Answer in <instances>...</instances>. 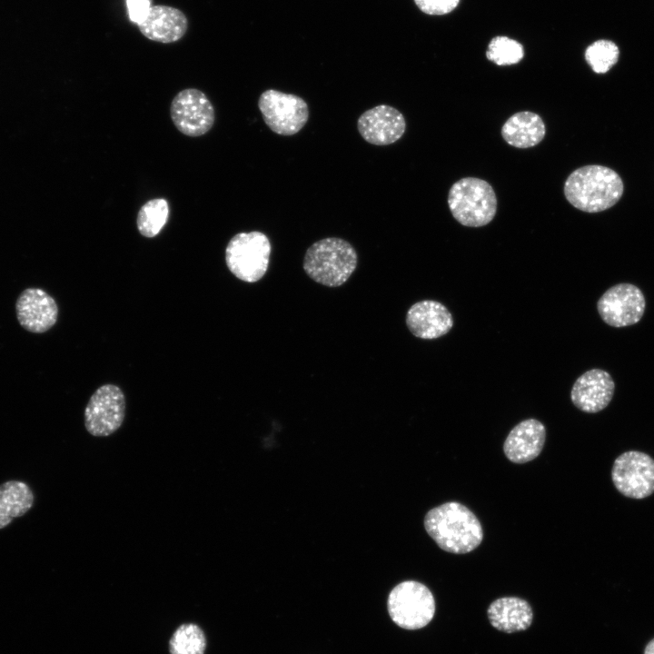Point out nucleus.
Returning a JSON list of instances; mask_svg holds the SVG:
<instances>
[{
	"mask_svg": "<svg viewBox=\"0 0 654 654\" xmlns=\"http://www.w3.org/2000/svg\"><path fill=\"white\" fill-rule=\"evenodd\" d=\"M424 528L443 550L465 554L481 543L483 530L475 514L463 504L449 501L430 510L424 518Z\"/></svg>",
	"mask_w": 654,
	"mask_h": 654,
	"instance_id": "f257e3e1",
	"label": "nucleus"
},
{
	"mask_svg": "<svg viewBox=\"0 0 654 654\" xmlns=\"http://www.w3.org/2000/svg\"><path fill=\"white\" fill-rule=\"evenodd\" d=\"M620 176L602 165H585L573 171L564 183V195L575 208L598 213L612 207L623 193Z\"/></svg>",
	"mask_w": 654,
	"mask_h": 654,
	"instance_id": "f03ea898",
	"label": "nucleus"
},
{
	"mask_svg": "<svg viewBox=\"0 0 654 654\" xmlns=\"http://www.w3.org/2000/svg\"><path fill=\"white\" fill-rule=\"evenodd\" d=\"M357 262V253L349 242L328 237L307 249L302 266L306 274L317 283L338 287L353 273Z\"/></svg>",
	"mask_w": 654,
	"mask_h": 654,
	"instance_id": "7ed1b4c3",
	"label": "nucleus"
},
{
	"mask_svg": "<svg viewBox=\"0 0 654 654\" xmlns=\"http://www.w3.org/2000/svg\"><path fill=\"white\" fill-rule=\"evenodd\" d=\"M448 205L461 225L481 227L490 223L497 212V197L485 180L465 177L455 182L448 194Z\"/></svg>",
	"mask_w": 654,
	"mask_h": 654,
	"instance_id": "20e7f679",
	"label": "nucleus"
},
{
	"mask_svg": "<svg viewBox=\"0 0 654 654\" xmlns=\"http://www.w3.org/2000/svg\"><path fill=\"white\" fill-rule=\"evenodd\" d=\"M271 250L270 240L263 233H239L231 238L226 246V265L241 281L258 282L267 272Z\"/></svg>",
	"mask_w": 654,
	"mask_h": 654,
	"instance_id": "39448f33",
	"label": "nucleus"
},
{
	"mask_svg": "<svg viewBox=\"0 0 654 654\" xmlns=\"http://www.w3.org/2000/svg\"><path fill=\"white\" fill-rule=\"evenodd\" d=\"M388 611L394 623L405 629H419L432 619L435 600L424 584L415 580L402 581L388 597Z\"/></svg>",
	"mask_w": 654,
	"mask_h": 654,
	"instance_id": "423d86ee",
	"label": "nucleus"
},
{
	"mask_svg": "<svg viewBox=\"0 0 654 654\" xmlns=\"http://www.w3.org/2000/svg\"><path fill=\"white\" fill-rule=\"evenodd\" d=\"M258 107L266 125L281 135L297 134L309 118L308 104L302 98L273 89L261 94Z\"/></svg>",
	"mask_w": 654,
	"mask_h": 654,
	"instance_id": "0eeeda50",
	"label": "nucleus"
},
{
	"mask_svg": "<svg viewBox=\"0 0 654 654\" xmlns=\"http://www.w3.org/2000/svg\"><path fill=\"white\" fill-rule=\"evenodd\" d=\"M615 488L625 497L640 500L654 493V459L639 451L619 455L612 465Z\"/></svg>",
	"mask_w": 654,
	"mask_h": 654,
	"instance_id": "6e6552de",
	"label": "nucleus"
},
{
	"mask_svg": "<svg viewBox=\"0 0 654 654\" xmlns=\"http://www.w3.org/2000/svg\"><path fill=\"white\" fill-rule=\"evenodd\" d=\"M125 415V398L114 384L100 386L90 397L84 409V426L94 437H107L123 424Z\"/></svg>",
	"mask_w": 654,
	"mask_h": 654,
	"instance_id": "1a4fd4ad",
	"label": "nucleus"
},
{
	"mask_svg": "<svg viewBox=\"0 0 654 654\" xmlns=\"http://www.w3.org/2000/svg\"><path fill=\"white\" fill-rule=\"evenodd\" d=\"M170 115L177 130L190 137L205 134L215 120L213 104L204 93L196 88L183 89L173 97Z\"/></svg>",
	"mask_w": 654,
	"mask_h": 654,
	"instance_id": "9d476101",
	"label": "nucleus"
},
{
	"mask_svg": "<svg viewBox=\"0 0 654 654\" xmlns=\"http://www.w3.org/2000/svg\"><path fill=\"white\" fill-rule=\"evenodd\" d=\"M646 300L636 285L621 282L609 288L599 299L597 310L605 323L621 328L639 322L644 315Z\"/></svg>",
	"mask_w": 654,
	"mask_h": 654,
	"instance_id": "9b49d317",
	"label": "nucleus"
},
{
	"mask_svg": "<svg viewBox=\"0 0 654 654\" xmlns=\"http://www.w3.org/2000/svg\"><path fill=\"white\" fill-rule=\"evenodd\" d=\"M16 318L19 324L33 333H43L50 330L58 318L55 300L40 288H26L15 302Z\"/></svg>",
	"mask_w": 654,
	"mask_h": 654,
	"instance_id": "f8f14e48",
	"label": "nucleus"
},
{
	"mask_svg": "<svg viewBox=\"0 0 654 654\" xmlns=\"http://www.w3.org/2000/svg\"><path fill=\"white\" fill-rule=\"evenodd\" d=\"M357 128L366 142L374 145H388L403 135L406 122L396 108L380 104L361 114Z\"/></svg>",
	"mask_w": 654,
	"mask_h": 654,
	"instance_id": "ddd939ff",
	"label": "nucleus"
},
{
	"mask_svg": "<svg viewBox=\"0 0 654 654\" xmlns=\"http://www.w3.org/2000/svg\"><path fill=\"white\" fill-rule=\"evenodd\" d=\"M614 391L615 382L611 375L602 369H591L576 380L570 399L581 411L596 413L609 404Z\"/></svg>",
	"mask_w": 654,
	"mask_h": 654,
	"instance_id": "4468645a",
	"label": "nucleus"
},
{
	"mask_svg": "<svg viewBox=\"0 0 654 654\" xmlns=\"http://www.w3.org/2000/svg\"><path fill=\"white\" fill-rule=\"evenodd\" d=\"M406 325L415 337L431 340L448 333L453 326V318L440 302L423 300L410 307Z\"/></svg>",
	"mask_w": 654,
	"mask_h": 654,
	"instance_id": "2eb2a0df",
	"label": "nucleus"
},
{
	"mask_svg": "<svg viewBox=\"0 0 654 654\" xmlns=\"http://www.w3.org/2000/svg\"><path fill=\"white\" fill-rule=\"evenodd\" d=\"M138 28L146 38L171 44L183 37L188 29V19L180 9L158 5L151 6L146 17L138 24Z\"/></svg>",
	"mask_w": 654,
	"mask_h": 654,
	"instance_id": "dca6fc26",
	"label": "nucleus"
},
{
	"mask_svg": "<svg viewBox=\"0 0 654 654\" xmlns=\"http://www.w3.org/2000/svg\"><path fill=\"white\" fill-rule=\"evenodd\" d=\"M546 440L544 424L536 419H527L511 429L503 443L509 461L521 464L537 458Z\"/></svg>",
	"mask_w": 654,
	"mask_h": 654,
	"instance_id": "f3484780",
	"label": "nucleus"
},
{
	"mask_svg": "<svg viewBox=\"0 0 654 654\" xmlns=\"http://www.w3.org/2000/svg\"><path fill=\"white\" fill-rule=\"evenodd\" d=\"M487 614L492 627L506 633L527 629L533 618L530 604L517 597L497 599L489 606Z\"/></svg>",
	"mask_w": 654,
	"mask_h": 654,
	"instance_id": "a211bd4d",
	"label": "nucleus"
},
{
	"mask_svg": "<svg viewBox=\"0 0 654 654\" xmlns=\"http://www.w3.org/2000/svg\"><path fill=\"white\" fill-rule=\"evenodd\" d=\"M546 134L542 118L530 111L518 112L504 123L501 135L505 142L516 148H530L540 144Z\"/></svg>",
	"mask_w": 654,
	"mask_h": 654,
	"instance_id": "6ab92c4d",
	"label": "nucleus"
},
{
	"mask_svg": "<svg viewBox=\"0 0 654 654\" xmlns=\"http://www.w3.org/2000/svg\"><path fill=\"white\" fill-rule=\"evenodd\" d=\"M34 502L35 494L26 482L10 480L0 484V530L28 512Z\"/></svg>",
	"mask_w": 654,
	"mask_h": 654,
	"instance_id": "aec40b11",
	"label": "nucleus"
},
{
	"mask_svg": "<svg viewBox=\"0 0 654 654\" xmlns=\"http://www.w3.org/2000/svg\"><path fill=\"white\" fill-rule=\"evenodd\" d=\"M169 204L164 198L147 201L139 210L136 225L139 233L147 238L156 236L167 223Z\"/></svg>",
	"mask_w": 654,
	"mask_h": 654,
	"instance_id": "412c9836",
	"label": "nucleus"
},
{
	"mask_svg": "<svg viewBox=\"0 0 654 654\" xmlns=\"http://www.w3.org/2000/svg\"><path fill=\"white\" fill-rule=\"evenodd\" d=\"M169 645L171 654H203L206 640L197 625L184 624L173 634Z\"/></svg>",
	"mask_w": 654,
	"mask_h": 654,
	"instance_id": "4be33fe9",
	"label": "nucleus"
},
{
	"mask_svg": "<svg viewBox=\"0 0 654 654\" xmlns=\"http://www.w3.org/2000/svg\"><path fill=\"white\" fill-rule=\"evenodd\" d=\"M618 45L607 39H600L590 45L584 53L588 64L597 74L607 73L619 60Z\"/></svg>",
	"mask_w": 654,
	"mask_h": 654,
	"instance_id": "5701e85b",
	"label": "nucleus"
},
{
	"mask_svg": "<svg viewBox=\"0 0 654 654\" xmlns=\"http://www.w3.org/2000/svg\"><path fill=\"white\" fill-rule=\"evenodd\" d=\"M524 56V48L520 43L508 36L493 37L486 51L488 60L497 65H510L520 63Z\"/></svg>",
	"mask_w": 654,
	"mask_h": 654,
	"instance_id": "b1692460",
	"label": "nucleus"
},
{
	"mask_svg": "<svg viewBox=\"0 0 654 654\" xmlns=\"http://www.w3.org/2000/svg\"><path fill=\"white\" fill-rule=\"evenodd\" d=\"M418 8L430 15H442L453 11L460 0H414Z\"/></svg>",
	"mask_w": 654,
	"mask_h": 654,
	"instance_id": "393cba45",
	"label": "nucleus"
},
{
	"mask_svg": "<svg viewBox=\"0 0 654 654\" xmlns=\"http://www.w3.org/2000/svg\"><path fill=\"white\" fill-rule=\"evenodd\" d=\"M126 5L130 19L137 25L146 17L151 8L150 0H126Z\"/></svg>",
	"mask_w": 654,
	"mask_h": 654,
	"instance_id": "a878e982",
	"label": "nucleus"
},
{
	"mask_svg": "<svg viewBox=\"0 0 654 654\" xmlns=\"http://www.w3.org/2000/svg\"><path fill=\"white\" fill-rule=\"evenodd\" d=\"M644 654H654V639L646 645Z\"/></svg>",
	"mask_w": 654,
	"mask_h": 654,
	"instance_id": "bb28decb",
	"label": "nucleus"
}]
</instances>
